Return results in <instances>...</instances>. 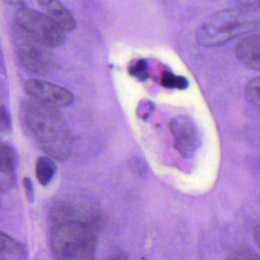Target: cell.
<instances>
[{"label":"cell","mask_w":260,"mask_h":260,"mask_svg":"<svg viewBox=\"0 0 260 260\" xmlns=\"http://www.w3.org/2000/svg\"><path fill=\"white\" fill-rule=\"evenodd\" d=\"M236 56L246 67L260 70V20L252 21L242 36L236 47Z\"/></svg>","instance_id":"cell-8"},{"label":"cell","mask_w":260,"mask_h":260,"mask_svg":"<svg viewBox=\"0 0 260 260\" xmlns=\"http://www.w3.org/2000/svg\"><path fill=\"white\" fill-rule=\"evenodd\" d=\"M245 95L254 107L260 110V76L247 83L245 87Z\"/></svg>","instance_id":"cell-12"},{"label":"cell","mask_w":260,"mask_h":260,"mask_svg":"<svg viewBox=\"0 0 260 260\" xmlns=\"http://www.w3.org/2000/svg\"><path fill=\"white\" fill-rule=\"evenodd\" d=\"M56 173V164L50 156H41L36 164V176L41 185H48Z\"/></svg>","instance_id":"cell-10"},{"label":"cell","mask_w":260,"mask_h":260,"mask_svg":"<svg viewBox=\"0 0 260 260\" xmlns=\"http://www.w3.org/2000/svg\"><path fill=\"white\" fill-rule=\"evenodd\" d=\"M3 191V185H2V183L0 182V193Z\"/></svg>","instance_id":"cell-22"},{"label":"cell","mask_w":260,"mask_h":260,"mask_svg":"<svg viewBox=\"0 0 260 260\" xmlns=\"http://www.w3.org/2000/svg\"><path fill=\"white\" fill-rule=\"evenodd\" d=\"M22 185H23V189L26 195V198L29 202L34 201V188H32V183L29 180V178L24 177L23 181H22Z\"/></svg>","instance_id":"cell-18"},{"label":"cell","mask_w":260,"mask_h":260,"mask_svg":"<svg viewBox=\"0 0 260 260\" xmlns=\"http://www.w3.org/2000/svg\"><path fill=\"white\" fill-rule=\"evenodd\" d=\"M21 121L36 143L48 156L66 159L73 149V139L59 112L35 100L21 107Z\"/></svg>","instance_id":"cell-1"},{"label":"cell","mask_w":260,"mask_h":260,"mask_svg":"<svg viewBox=\"0 0 260 260\" xmlns=\"http://www.w3.org/2000/svg\"><path fill=\"white\" fill-rule=\"evenodd\" d=\"M13 49L18 62L27 71L44 75L52 70V54L50 47L29 35L13 21L11 28Z\"/></svg>","instance_id":"cell-4"},{"label":"cell","mask_w":260,"mask_h":260,"mask_svg":"<svg viewBox=\"0 0 260 260\" xmlns=\"http://www.w3.org/2000/svg\"><path fill=\"white\" fill-rule=\"evenodd\" d=\"M236 2L242 12H251L260 8V0H236Z\"/></svg>","instance_id":"cell-17"},{"label":"cell","mask_w":260,"mask_h":260,"mask_svg":"<svg viewBox=\"0 0 260 260\" xmlns=\"http://www.w3.org/2000/svg\"><path fill=\"white\" fill-rule=\"evenodd\" d=\"M24 89L32 100L55 109L67 107L74 100L69 90L47 80L30 78L24 82Z\"/></svg>","instance_id":"cell-6"},{"label":"cell","mask_w":260,"mask_h":260,"mask_svg":"<svg viewBox=\"0 0 260 260\" xmlns=\"http://www.w3.org/2000/svg\"><path fill=\"white\" fill-rule=\"evenodd\" d=\"M105 260H127V258L122 253H114L107 257Z\"/></svg>","instance_id":"cell-21"},{"label":"cell","mask_w":260,"mask_h":260,"mask_svg":"<svg viewBox=\"0 0 260 260\" xmlns=\"http://www.w3.org/2000/svg\"><path fill=\"white\" fill-rule=\"evenodd\" d=\"M175 146L185 157H192L199 146V133L193 121L187 117H176L170 123Z\"/></svg>","instance_id":"cell-7"},{"label":"cell","mask_w":260,"mask_h":260,"mask_svg":"<svg viewBox=\"0 0 260 260\" xmlns=\"http://www.w3.org/2000/svg\"><path fill=\"white\" fill-rule=\"evenodd\" d=\"M14 22L50 48L61 46L65 41V31L45 12L31 7L16 8Z\"/></svg>","instance_id":"cell-5"},{"label":"cell","mask_w":260,"mask_h":260,"mask_svg":"<svg viewBox=\"0 0 260 260\" xmlns=\"http://www.w3.org/2000/svg\"><path fill=\"white\" fill-rule=\"evenodd\" d=\"M7 3H9L10 5L14 6L15 9L21 6H27L26 5V0H6Z\"/></svg>","instance_id":"cell-19"},{"label":"cell","mask_w":260,"mask_h":260,"mask_svg":"<svg viewBox=\"0 0 260 260\" xmlns=\"http://www.w3.org/2000/svg\"><path fill=\"white\" fill-rule=\"evenodd\" d=\"M129 71L133 76H135L139 80H144L148 76L147 63L144 60H138L132 64Z\"/></svg>","instance_id":"cell-16"},{"label":"cell","mask_w":260,"mask_h":260,"mask_svg":"<svg viewBox=\"0 0 260 260\" xmlns=\"http://www.w3.org/2000/svg\"><path fill=\"white\" fill-rule=\"evenodd\" d=\"M45 13L54 20L65 32L76 26V20L71 12L59 0H37Z\"/></svg>","instance_id":"cell-9"},{"label":"cell","mask_w":260,"mask_h":260,"mask_svg":"<svg viewBox=\"0 0 260 260\" xmlns=\"http://www.w3.org/2000/svg\"><path fill=\"white\" fill-rule=\"evenodd\" d=\"M251 24L252 21H249L244 12L239 9L221 10L201 24L196 39L203 47H217L243 36Z\"/></svg>","instance_id":"cell-3"},{"label":"cell","mask_w":260,"mask_h":260,"mask_svg":"<svg viewBox=\"0 0 260 260\" xmlns=\"http://www.w3.org/2000/svg\"><path fill=\"white\" fill-rule=\"evenodd\" d=\"M98 230L91 220L65 217L51 229V246L55 260H93Z\"/></svg>","instance_id":"cell-2"},{"label":"cell","mask_w":260,"mask_h":260,"mask_svg":"<svg viewBox=\"0 0 260 260\" xmlns=\"http://www.w3.org/2000/svg\"><path fill=\"white\" fill-rule=\"evenodd\" d=\"M15 155L12 148L0 142V172H11L14 168Z\"/></svg>","instance_id":"cell-11"},{"label":"cell","mask_w":260,"mask_h":260,"mask_svg":"<svg viewBox=\"0 0 260 260\" xmlns=\"http://www.w3.org/2000/svg\"><path fill=\"white\" fill-rule=\"evenodd\" d=\"M253 235H254V240H255V243L257 244L258 248L260 249V224L256 225V228L254 229Z\"/></svg>","instance_id":"cell-20"},{"label":"cell","mask_w":260,"mask_h":260,"mask_svg":"<svg viewBox=\"0 0 260 260\" xmlns=\"http://www.w3.org/2000/svg\"><path fill=\"white\" fill-rule=\"evenodd\" d=\"M160 83L162 86L168 87V88L185 89L188 87V80L185 77L175 75L171 72H166L161 76Z\"/></svg>","instance_id":"cell-13"},{"label":"cell","mask_w":260,"mask_h":260,"mask_svg":"<svg viewBox=\"0 0 260 260\" xmlns=\"http://www.w3.org/2000/svg\"><path fill=\"white\" fill-rule=\"evenodd\" d=\"M20 245L8 235L0 232V253L12 254L20 251Z\"/></svg>","instance_id":"cell-14"},{"label":"cell","mask_w":260,"mask_h":260,"mask_svg":"<svg viewBox=\"0 0 260 260\" xmlns=\"http://www.w3.org/2000/svg\"><path fill=\"white\" fill-rule=\"evenodd\" d=\"M225 260H260V256L247 247H240L231 252Z\"/></svg>","instance_id":"cell-15"}]
</instances>
